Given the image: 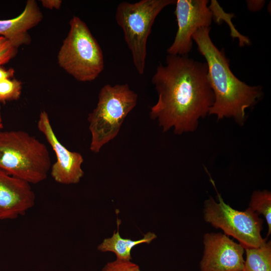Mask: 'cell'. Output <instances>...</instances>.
Segmentation results:
<instances>
[{
	"mask_svg": "<svg viewBox=\"0 0 271 271\" xmlns=\"http://www.w3.org/2000/svg\"><path fill=\"white\" fill-rule=\"evenodd\" d=\"M247 7L250 11L255 12L261 9L264 5V1H248Z\"/></svg>",
	"mask_w": 271,
	"mask_h": 271,
	"instance_id": "ffe728a7",
	"label": "cell"
},
{
	"mask_svg": "<svg viewBox=\"0 0 271 271\" xmlns=\"http://www.w3.org/2000/svg\"><path fill=\"white\" fill-rule=\"evenodd\" d=\"M3 119H2V113H1V107L0 105V130H2L3 128Z\"/></svg>",
	"mask_w": 271,
	"mask_h": 271,
	"instance_id": "7402d4cb",
	"label": "cell"
},
{
	"mask_svg": "<svg viewBox=\"0 0 271 271\" xmlns=\"http://www.w3.org/2000/svg\"><path fill=\"white\" fill-rule=\"evenodd\" d=\"M35 201L30 183L0 170V221L24 215Z\"/></svg>",
	"mask_w": 271,
	"mask_h": 271,
	"instance_id": "8fae6325",
	"label": "cell"
},
{
	"mask_svg": "<svg viewBox=\"0 0 271 271\" xmlns=\"http://www.w3.org/2000/svg\"><path fill=\"white\" fill-rule=\"evenodd\" d=\"M22 90V82L16 79L0 80V103L18 100Z\"/></svg>",
	"mask_w": 271,
	"mask_h": 271,
	"instance_id": "2e32d148",
	"label": "cell"
},
{
	"mask_svg": "<svg viewBox=\"0 0 271 271\" xmlns=\"http://www.w3.org/2000/svg\"><path fill=\"white\" fill-rule=\"evenodd\" d=\"M137 101V94L128 84H106L101 88L97 105L87 117L91 136V152L98 153L103 146L117 136Z\"/></svg>",
	"mask_w": 271,
	"mask_h": 271,
	"instance_id": "277c9868",
	"label": "cell"
},
{
	"mask_svg": "<svg viewBox=\"0 0 271 271\" xmlns=\"http://www.w3.org/2000/svg\"><path fill=\"white\" fill-rule=\"evenodd\" d=\"M101 271H141L139 266L128 260L118 259L108 262Z\"/></svg>",
	"mask_w": 271,
	"mask_h": 271,
	"instance_id": "e0dca14e",
	"label": "cell"
},
{
	"mask_svg": "<svg viewBox=\"0 0 271 271\" xmlns=\"http://www.w3.org/2000/svg\"><path fill=\"white\" fill-rule=\"evenodd\" d=\"M203 243L200 271H243L244 248L240 244L221 233L205 234Z\"/></svg>",
	"mask_w": 271,
	"mask_h": 271,
	"instance_id": "30bf717a",
	"label": "cell"
},
{
	"mask_svg": "<svg viewBox=\"0 0 271 271\" xmlns=\"http://www.w3.org/2000/svg\"><path fill=\"white\" fill-rule=\"evenodd\" d=\"M151 82L158 98L150 116L164 132L171 129L177 134L195 131L213 104L206 62L188 55L168 54L166 64H159Z\"/></svg>",
	"mask_w": 271,
	"mask_h": 271,
	"instance_id": "6da1fadb",
	"label": "cell"
},
{
	"mask_svg": "<svg viewBox=\"0 0 271 271\" xmlns=\"http://www.w3.org/2000/svg\"><path fill=\"white\" fill-rule=\"evenodd\" d=\"M15 74V70L13 68L6 69L2 66H0V80L4 79H11Z\"/></svg>",
	"mask_w": 271,
	"mask_h": 271,
	"instance_id": "44dd1931",
	"label": "cell"
},
{
	"mask_svg": "<svg viewBox=\"0 0 271 271\" xmlns=\"http://www.w3.org/2000/svg\"><path fill=\"white\" fill-rule=\"evenodd\" d=\"M18 53V48L0 36V66L9 62Z\"/></svg>",
	"mask_w": 271,
	"mask_h": 271,
	"instance_id": "ac0fdd59",
	"label": "cell"
},
{
	"mask_svg": "<svg viewBox=\"0 0 271 271\" xmlns=\"http://www.w3.org/2000/svg\"><path fill=\"white\" fill-rule=\"evenodd\" d=\"M249 207L258 215L264 217L268 226L267 236L271 233V193L264 190L255 191L251 196Z\"/></svg>",
	"mask_w": 271,
	"mask_h": 271,
	"instance_id": "9a60e30c",
	"label": "cell"
},
{
	"mask_svg": "<svg viewBox=\"0 0 271 271\" xmlns=\"http://www.w3.org/2000/svg\"><path fill=\"white\" fill-rule=\"evenodd\" d=\"M210 29L200 28L192 36V40L206 60L208 78L214 95L208 115L215 116L218 120L232 118L242 125L246 120V111L262 97V88L247 85L234 75L224 50H219L212 42Z\"/></svg>",
	"mask_w": 271,
	"mask_h": 271,
	"instance_id": "7a4b0ae2",
	"label": "cell"
},
{
	"mask_svg": "<svg viewBox=\"0 0 271 271\" xmlns=\"http://www.w3.org/2000/svg\"><path fill=\"white\" fill-rule=\"evenodd\" d=\"M46 145L23 130H0V170L36 184L47 178L51 167Z\"/></svg>",
	"mask_w": 271,
	"mask_h": 271,
	"instance_id": "3957f363",
	"label": "cell"
},
{
	"mask_svg": "<svg viewBox=\"0 0 271 271\" xmlns=\"http://www.w3.org/2000/svg\"><path fill=\"white\" fill-rule=\"evenodd\" d=\"M156 237L154 233L149 232L144 235L143 238L138 240L124 239L120 236L118 229L111 237L104 239L98 246L97 249L102 252H113L116 259L130 260L131 250L134 246L143 243L150 244Z\"/></svg>",
	"mask_w": 271,
	"mask_h": 271,
	"instance_id": "4fadbf2b",
	"label": "cell"
},
{
	"mask_svg": "<svg viewBox=\"0 0 271 271\" xmlns=\"http://www.w3.org/2000/svg\"><path fill=\"white\" fill-rule=\"evenodd\" d=\"M37 127L56 155V161L52 165L50 171L54 180L64 185L79 183L84 175L82 156L78 152L69 151L60 142L52 128L49 115L44 110L40 113Z\"/></svg>",
	"mask_w": 271,
	"mask_h": 271,
	"instance_id": "9c48e42d",
	"label": "cell"
},
{
	"mask_svg": "<svg viewBox=\"0 0 271 271\" xmlns=\"http://www.w3.org/2000/svg\"><path fill=\"white\" fill-rule=\"evenodd\" d=\"M41 3L45 8L59 10L61 7L62 1L61 0H42Z\"/></svg>",
	"mask_w": 271,
	"mask_h": 271,
	"instance_id": "d6986e66",
	"label": "cell"
},
{
	"mask_svg": "<svg viewBox=\"0 0 271 271\" xmlns=\"http://www.w3.org/2000/svg\"><path fill=\"white\" fill-rule=\"evenodd\" d=\"M57 55L60 67L81 82L95 80L104 69L102 49L86 24L74 16Z\"/></svg>",
	"mask_w": 271,
	"mask_h": 271,
	"instance_id": "5b68a950",
	"label": "cell"
},
{
	"mask_svg": "<svg viewBox=\"0 0 271 271\" xmlns=\"http://www.w3.org/2000/svg\"><path fill=\"white\" fill-rule=\"evenodd\" d=\"M218 202L210 197L204 204V218L227 236L236 239L244 248L257 247L266 240L261 235L262 221L249 207L244 211L234 209L217 192Z\"/></svg>",
	"mask_w": 271,
	"mask_h": 271,
	"instance_id": "52a82bcc",
	"label": "cell"
},
{
	"mask_svg": "<svg viewBox=\"0 0 271 271\" xmlns=\"http://www.w3.org/2000/svg\"><path fill=\"white\" fill-rule=\"evenodd\" d=\"M208 3L207 0L176 1L178 30L167 49L169 55H188L192 48L194 33L200 28L210 27L213 16Z\"/></svg>",
	"mask_w": 271,
	"mask_h": 271,
	"instance_id": "ba28073f",
	"label": "cell"
},
{
	"mask_svg": "<svg viewBox=\"0 0 271 271\" xmlns=\"http://www.w3.org/2000/svg\"><path fill=\"white\" fill-rule=\"evenodd\" d=\"M175 3V0H141L134 3L123 2L116 8V22L122 30L134 67L140 75L145 72L147 43L154 21L165 8Z\"/></svg>",
	"mask_w": 271,
	"mask_h": 271,
	"instance_id": "8992f818",
	"label": "cell"
},
{
	"mask_svg": "<svg viewBox=\"0 0 271 271\" xmlns=\"http://www.w3.org/2000/svg\"><path fill=\"white\" fill-rule=\"evenodd\" d=\"M43 19V14L34 0H28L23 12L16 18L0 20V36L18 48L31 42L28 31Z\"/></svg>",
	"mask_w": 271,
	"mask_h": 271,
	"instance_id": "7c38bea8",
	"label": "cell"
},
{
	"mask_svg": "<svg viewBox=\"0 0 271 271\" xmlns=\"http://www.w3.org/2000/svg\"><path fill=\"white\" fill-rule=\"evenodd\" d=\"M243 271H271V243L266 241L257 247L245 248Z\"/></svg>",
	"mask_w": 271,
	"mask_h": 271,
	"instance_id": "5bb4252c",
	"label": "cell"
}]
</instances>
